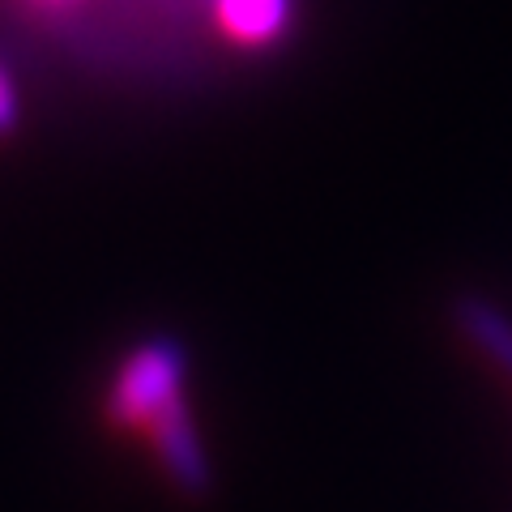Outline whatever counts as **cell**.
Here are the masks:
<instances>
[{
    "mask_svg": "<svg viewBox=\"0 0 512 512\" xmlns=\"http://www.w3.org/2000/svg\"><path fill=\"white\" fill-rule=\"evenodd\" d=\"M184 376L188 359L175 338H154L137 346L120 363L116 384L107 393V419L120 427H150L158 410H167L184 397Z\"/></svg>",
    "mask_w": 512,
    "mask_h": 512,
    "instance_id": "6da1fadb",
    "label": "cell"
},
{
    "mask_svg": "<svg viewBox=\"0 0 512 512\" xmlns=\"http://www.w3.org/2000/svg\"><path fill=\"white\" fill-rule=\"evenodd\" d=\"M150 440H154V457H158V466H163L167 483L180 491L184 500H205V495L214 491L210 453H205L201 431H197V423H192L184 397L154 414Z\"/></svg>",
    "mask_w": 512,
    "mask_h": 512,
    "instance_id": "7a4b0ae2",
    "label": "cell"
},
{
    "mask_svg": "<svg viewBox=\"0 0 512 512\" xmlns=\"http://www.w3.org/2000/svg\"><path fill=\"white\" fill-rule=\"evenodd\" d=\"M453 325L491 367H500L504 376H512V316L500 312V303H491L483 295H457Z\"/></svg>",
    "mask_w": 512,
    "mask_h": 512,
    "instance_id": "3957f363",
    "label": "cell"
},
{
    "mask_svg": "<svg viewBox=\"0 0 512 512\" xmlns=\"http://www.w3.org/2000/svg\"><path fill=\"white\" fill-rule=\"evenodd\" d=\"M286 18H291V0H218V22L239 43H274Z\"/></svg>",
    "mask_w": 512,
    "mask_h": 512,
    "instance_id": "277c9868",
    "label": "cell"
},
{
    "mask_svg": "<svg viewBox=\"0 0 512 512\" xmlns=\"http://www.w3.org/2000/svg\"><path fill=\"white\" fill-rule=\"evenodd\" d=\"M22 120V99H18V86H13V77L5 73V64H0V137H9L13 128Z\"/></svg>",
    "mask_w": 512,
    "mask_h": 512,
    "instance_id": "5b68a950",
    "label": "cell"
}]
</instances>
